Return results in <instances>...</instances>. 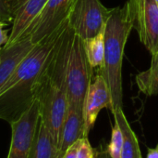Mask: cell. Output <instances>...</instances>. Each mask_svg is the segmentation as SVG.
Returning <instances> with one entry per match:
<instances>
[{"label": "cell", "mask_w": 158, "mask_h": 158, "mask_svg": "<svg viewBox=\"0 0 158 158\" xmlns=\"http://www.w3.org/2000/svg\"><path fill=\"white\" fill-rule=\"evenodd\" d=\"M67 19L56 31L34 45L18 64L0 90V119L8 124L18 120L35 101L38 77L58 36L68 25Z\"/></svg>", "instance_id": "1"}, {"label": "cell", "mask_w": 158, "mask_h": 158, "mask_svg": "<svg viewBox=\"0 0 158 158\" xmlns=\"http://www.w3.org/2000/svg\"><path fill=\"white\" fill-rule=\"evenodd\" d=\"M128 6L113 8L104 30L105 54L97 74L102 75L110 90L112 110L122 107V61L128 37L132 30Z\"/></svg>", "instance_id": "2"}, {"label": "cell", "mask_w": 158, "mask_h": 158, "mask_svg": "<svg viewBox=\"0 0 158 158\" xmlns=\"http://www.w3.org/2000/svg\"><path fill=\"white\" fill-rule=\"evenodd\" d=\"M93 69L86 56L83 39L75 34L66 76L67 97L69 106L81 108L83 111L85 96L93 80Z\"/></svg>", "instance_id": "3"}, {"label": "cell", "mask_w": 158, "mask_h": 158, "mask_svg": "<svg viewBox=\"0 0 158 158\" xmlns=\"http://www.w3.org/2000/svg\"><path fill=\"white\" fill-rule=\"evenodd\" d=\"M112 9L100 0H74L69 13V24L83 40L104 33Z\"/></svg>", "instance_id": "4"}, {"label": "cell", "mask_w": 158, "mask_h": 158, "mask_svg": "<svg viewBox=\"0 0 158 158\" xmlns=\"http://www.w3.org/2000/svg\"><path fill=\"white\" fill-rule=\"evenodd\" d=\"M127 6L142 44L153 55L158 52V5L156 0H128Z\"/></svg>", "instance_id": "5"}, {"label": "cell", "mask_w": 158, "mask_h": 158, "mask_svg": "<svg viewBox=\"0 0 158 158\" xmlns=\"http://www.w3.org/2000/svg\"><path fill=\"white\" fill-rule=\"evenodd\" d=\"M39 121V103L35 100L18 120L10 124L11 141L6 158H29Z\"/></svg>", "instance_id": "6"}, {"label": "cell", "mask_w": 158, "mask_h": 158, "mask_svg": "<svg viewBox=\"0 0 158 158\" xmlns=\"http://www.w3.org/2000/svg\"><path fill=\"white\" fill-rule=\"evenodd\" d=\"M74 0H49L41 14L31 23L22 39L29 37L37 44L56 31L69 17Z\"/></svg>", "instance_id": "7"}, {"label": "cell", "mask_w": 158, "mask_h": 158, "mask_svg": "<svg viewBox=\"0 0 158 158\" xmlns=\"http://www.w3.org/2000/svg\"><path fill=\"white\" fill-rule=\"evenodd\" d=\"M112 110V100L110 90L105 78L97 74L92 80L83 103L84 136L88 137L89 132L94 128L99 113L102 109Z\"/></svg>", "instance_id": "8"}, {"label": "cell", "mask_w": 158, "mask_h": 158, "mask_svg": "<svg viewBox=\"0 0 158 158\" xmlns=\"http://www.w3.org/2000/svg\"><path fill=\"white\" fill-rule=\"evenodd\" d=\"M49 0H14L11 3L13 15L12 27L9 32L7 43L10 47L20 41L36 18L41 14Z\"/></svg>", "instance_id": "9"}, {"label": "cell", "mask_w": 158, "mask_h": 158, "mask_svg": "<svg viewBox=\"0 0 158 158\" xmlns=\"http://www.w3.org/2000/svg\"><path fill=\"white\" fill-rule=\"evenodd\" d=\"M84 137L83 111L81 108L69 105L58 141L59 158H62L69 147Z\"/></svg>", "instance_id": "10"}, {"label": "cell", "mask_w": 158, "mask_h": 158, "mask_svg": "<svg viewBox=\"0 0 158 158\" xmlns=\"http://www.w3.org/2000/svg\"><path fill=\"white\" fill-rule=\"evenodd\" d=\"M29 37L21 39L10 47H4L0 51V90L14 72L18 64L34 47Z\"/></svg>", "instance_id": "11"}, {"label": "cell", "mask_w": 158, "mask_h": 158, "mask_svg": "<svg viewBox=\"0 0 158 158\" xmlns=\"http://www.w3.org/2000/svg\"><path fill=\"white\" fill-rule=\"evenodd\" d=\"M29 158H59L57 143L41 118L30 150Z\"/></svg>", "instance_id": "12"}, {"label": "cell", "mask_w": 158, "mask_h": 158, "mask_svg": "<svg viewBox=\"0 0 158 158\" xmlns=\"http://www.w3.org/2000/svg\"><path fill=\"white\" fill-rule=\"evenodd\" d=\"M112 114L115 121L119 125L123 133L122 158H143L137 136L131 129L122 107L116 109Z\"/></svg>", "instance_id": "13"}, {"label": "cell", "mask_w": 158, "mask_h": 158, "mask_svg": "<svg viewBox=\"0 0 158 158\" xmlns=\"http://www.w3.org/2000/svg\"><path fill=\"white\" fill-rule=\"evenodd\" d=\"M135 80L140 91L143 94L158 95V52L152 55L150 68L140 73Z\"/></svg>", "instance_id": "14"}, {"label": "cell", "mask_w": 158, "mask_h": 158, "mask_svg": "<svg viewBox=\"0 0 158 158\" xmlns=\"http://www.w3.org/2000/svg\"><path fill=\"white\" fill-rule=\"evenodd\" d=\"M87 59L93 68H99L104 61V33L83 40Z\"/></svg>", "instance_id": "15"}, {"label": "cell", "mask_w": 158, "mask_h": 158, "mask_svg": "<svg viewBox=\"0 0 158 158\" xmlns=\"http://www.w3.org/2000/svg\"><path fill=\"white\" fill-rule=\"evenodd\" d=\"M123 149V133L119 125L115 121V125L112 128L111 139L108 144L106 152L111 158H122Z\"/></svg>", "instance_id": "16"}, {"label": "cell", "mask_w": 158, "mask_h": 158, "mask_svg": "<svg viewBox=\"0 0 158 158\" xmlns=\"http://www.w3.org/2000/svg\"><path fill=\"white\" fill-rule=\"evenodd\" d=\"M76 158H97L96 152L92 147L87 137H84L81 140V144Z\"/></svg>", "instance_id": "17"}, {"label": "cell", "mask_w": 158, "mask_h": 158, "mask_svg": "<svg viewBox=\"0 0 158 158\" xmlns=\"http://www.w3.org/2000/svg\"><path fill=\"white\" fill-rule=\"evenodd\" d=\"M13 15L8 0H0V21L12 24Z\"/></svg>", "instance_id": "18"}, {"label": "cell", "mask_w": 158, "mask_h": 158, "mask_svg": "<svg viewBox=\"0 0 158 158\" xmlns=\"http://www.w3.org/2000/svg\"><path fill=\"white\" fill-rule=\"evenodd\" d=\"M8 24L3 21H0V51L3 49V47L6 46V44L7 43L8 40V36L9 34L7 32V30H6V27Z\"/></svg>", "instance_id": "19"}, {"label": "cell", "mask_w": 158, "mask_h": 158, "mask_svg": "<svg viewBox=\"0 0 158 158\" xmlns=\"http://www.w3.org/2000/svg\"><path fill=\"white\" fill-rule=\"evenodd\" d=\"M81 139H80L79 141H77L76 142H74L70 147H69L67 149V151L65 152V154L63 155L62 158L77 157V153H78V150H79V147H80V144H81Z\"/></svg>", "instance_id": "20"}, {"label": "cell", "mask_w": 158, "mask_h": 158, "mask_svg": "<svg viewBox=\"0 0 158 158\" xmlns=\"http://www.w3.org/2000/svg\"><path fill=\"white\" fill-rule=\"evenodd\" d=\"M146 158H158V145L156 148H148Z\"/></svg>", "instance_id": "21"}, {"label": "cell", "mask_w": 158, "mask_h": 158, "mask_svg": "<svg viewBox=\"0 0 158 158\" xmlns=\"http://www.w3.org/2000/svg\"><path fill=\"white\" fill-rule=\"evenodd\" d=\"M96 155H97V158H111L106 151H101L99 153H96Z\"/></svg>", "instance_id": "22"}, {"label": "cell", "mask_w": 158, "mask_h": 158, "mask_svg": "<svg viewBox=\"0 0 158 158\" xmlns=\"http://www.w3.org/2000/svg\"><path fill=\"white\" fill-rule=\"evenodd\" d=\"M8 1H9V3H10V6H11V3H12V2H13L14 0H8Z\"/></svg>", "instance_id": "23"}, {"label": "cell", "mask_w": 158, "mask_h": 158, "mask_svg": "<svg viewBox=\"0 0 158 158\" xmlns=\"http://www.w3.org/2000/svg\"><path fill=\"white\" fill-rule=\"evenodd\" d=\"M156 4L158 5V0H156Z\"/></svg>", "instance_id": "24"}]
</instances>
